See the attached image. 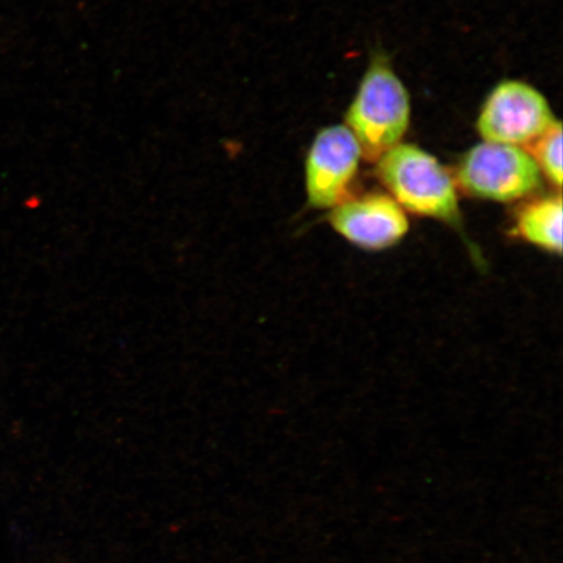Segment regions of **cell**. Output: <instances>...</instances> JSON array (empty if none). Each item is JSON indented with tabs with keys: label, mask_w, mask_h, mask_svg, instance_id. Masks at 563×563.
Returning <instances> with one entry per match:
<instances>
[{
	"label": "cell",
	"mask_w": 563,
	"mask_h": 563,
	"mask_svg": "<svg viewBox=\"0 0 563 563\" xmlns=\"http://www.w3.org/2000/svg\"><path fill=\"white\" fill-rule=\"evenodd\" d=\"M562 220V196L559 192L528 202L516 218V231L525 242L561 255Z\"/></svg>",
	"instance_id": "52a82bcc"
},
{
	"label": "cell",
	"mask_w": 563,
	"mask_h": 563,
	"mask_svg": "<svg viewBox=\"0 0 563 563\" xmlns=\"http://www.w3.org/2000/svg\"><path fill=\"white\" fill-rule=\"evenodd\" d=\"M328 221L344 241L371 252L391 249L410 231L408 214L386 192L351 195L329 210Z\"/></svg>",
	"instance_id": "8992f818"
},
{
	"label": "cell",
	"mask_w": 563,
	"mask_h": 563,
	"mask_svg": "<svg viewBox=\"0 0 563 563\" xmlns=\"http://www.w3.org/2000/svg\"><path fill=\"white\" fill-rule=\"evenodd\" d=\"M559 119L538 88L522 80L498 82L476 119L478 136L487 143L526 147Z\"/></svg>",
	"instance_id": "277c9868"
},
{
	"label": "cell",
	"mask_w": 563,
	"mask_h": 563,
	"mask_svg": "<svg viewBox=\"0 0 563 563\" xmlns=\"http://www.w3.org/2000/svg\"><path fill=\"white\" fill-rule=\"evenodd\" d=\"M363 154L344 124L328 125L309 146L305 183L308 206L330 210L349 199Z\"/></svg>",
	"instance_id": "5b68a950"
},
{
	"label": "cell",
	"mask_w": 563,
	"mask_h": 563,
	"mask_svg": "<svg viewBox=\"0 0 563 563\" xmlns=\"http://www.w3.org/2000/svg\"><path fill=\"white\" fill-rule=\"evenodd\" d=\"M411 97L389 63L375 60L365 70L344 125L357 141L363 159L375 162L400 143L411 124Z\"/></svg>",
	"instance_id": "7a4b0ae2"
},
{
	"label": "cell",
	"mask_w": 563,
	"mask_h": 563,
	"mask_svg": "<svg viewBox=\"0 0 563 563\" xmlns=\"http://www.w3.org/2000/svg\"><path fill=\"white\" fill-rule=\"evenodd\" d=\"M562 123L555 122L543 135L526 147L531 154L541 176L559 191L562 187Z\"/></svg>",
	"instance_id": "ba28073f"
},
{
	"label": "cell",
	"mask_w": 563,
	"mask_h": 563,
	"mask_svg": "<svg viewBox=\"0 0 563 563\" xmlns=\"http://www.w3.org/2000/svg\"><path fill=\"white\" fill-rule=\"evenodd\" d=\"M457 191L478 200L510 203L538 191L543 176L525 147L483 143L471 147L453 174Z\"/></svg>",
	"instance_id": "3957f363"
},
{
	"label": "cell",
	"mask_w": 563,
	"mask_h": 563,
	"mask_svg": "<svg viewBox=\"0 0 563 563\" xmlns=\"http://www.w3.org/2000/svg\"><path fill=\"white\" fill-rule=\"evenodd\" d=\"M375 165L386 194L407 214L460 227V191L454 176L433 154L418 145L400 143Z\"/></svg>",
	"instance_id": "6da1fadb"
}]
</instances>
